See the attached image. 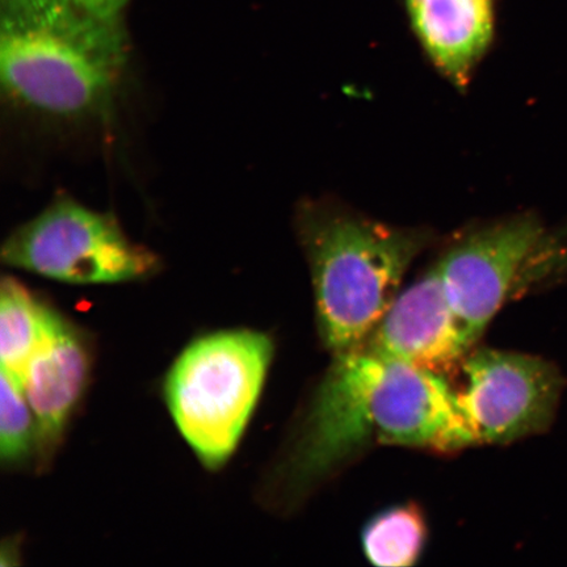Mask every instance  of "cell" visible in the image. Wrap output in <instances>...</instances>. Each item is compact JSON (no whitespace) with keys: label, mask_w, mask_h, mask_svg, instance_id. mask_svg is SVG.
Instances as JSON below:
<instances>
[{"label":"cell","mask_w":567,"mask_h":567,"mask_svg":"<svg viewBox=\"0 0 567 567\" xmlns=\"http://www.w3.org/2000/svg\"><path fill=\"white\" fill-rule=\"evenodd\" d=\"M467 339L476 346L508 301L561 266L542 221L519 215L464 233L434 265Z\"/></svg>","instance_id":"5b68a950"},{"label":"cell","mask_w":567,"mask_h":567,"mask_svg":"<svg viewBox=\"0 0 567 567\" xmlns=\"http://www.w3.org/2000/svg\"><path fill=\"white\" fill-rule=\"evenodd\" d=\"M373 442L456 452L474 445L449 380L360 349L334 354L275 471L295 502Z\"/></svg>","instance_id":"6da1fadb"},{"label":"cell","mask_w":567,"mask_h":567,"mask_svg":"<svg viewBox=\"0 0 567 567\" xmlns=\"http://www.w3.org/2000/svg\"><path fill=\"white\" fill-rule=\"evenodd\" d=\"M453 389L474 445L509 444L545 434L556 421L566 386L561 371L534 354L473 349Z\"/></svg>","instance_id":"52a82bcc"},{"label":"cell","mask_w":567,"mask_h":567,"mask_svg":"<svg viewBox=\"0 0 567 567\" xmlns=\"http://www.w3.org/2000/svg\"><path fill=\"white\" fill-rule=\"evenodd\" d=\"M427 538L422 508L403 503L382 509L368 520L361 532V547L374 566L409 567L420 561Z\"/></svg>","instance_id":"7c38bea8"},{"label":"cell","mask_w":567,"mask_h":567,"mask_svg":"<svg viewBox=\"0 0 567 567\" xmlns=\"http://www.w3.org/2000/svg\"><path fill=\"white\" fill-rule=\"evenodd\" d=\"M272 358V340L264 332L226 330L195 340L169 370V414L209 470L224 465L236 451Z\"/></svg>","instance_id":"277c9868"},{"label":"cell","mask_w":567,"mask_h":567,"mask_svg":"<svg viewBox=\"0 0 567 567\" xmlns=\"http://www.w3.org/2000/svg\"><path fill=\"white\" fill-rule=\"evenodd\" d=\"M66 2L99 17L118 19L127 0H66Z\"/></svg>","instance_id":"5bb4252c"},{"label":"cell","mask_w":567,"mask_h":567,"mask_svg":"<svg viewBox=\"0 0 567 567\" xmlns=\"http://www.w3.org/2000/svg\"><path fill=\"white\" fill-rule=\"evenodd\" d=\"M297 230L313 282L319 337L332 354L359 349L399 296L431 233L375 221L330 203H307Z\"/></svg>","instance_id":"3957f363"},{"label":"cell","mask_w":567,"mask_h":567,"mask_svg":"<svg viewBox=\"0 0 567 567\" xmlns=\"http://www.w3.org/2000/svg\"><path fill=\"white\" fill-rule=\"evenodd\" d=\"M361 347L446 380L461 371L474 349L435 266L395 297Z\"/></svg>","instance_id":"ba28073f"},{"label":"cell","mask_w":567,"mask_h":567,"mask_svg":"<svg viewBox=\"0 0 567 567\" xmlns=\"http://www.w3.org/2000/svg\"><path fill=\"white\" fill-rule=\"evenodd\" d=\"M39 453V429L23 386L9 372L0 374V456L17 466Z\"/></svg>","instance_id":"4fadbf2b"},{"label":"cell","mask_w":567,"mask_h":567,"mask_svg":"<svg viewBox=\"0 0 567 567\" xmlns=\"http://www.w3.org/2000/svg\"><path fill=\"white\" fill-rule=\"evenodd\" d=\"M127 55L120 18L99 17L66 0H2L3 87L35 111L74 118L109 110Z\"/></svg>","instance_id":"7a4b0ae2"},{"label":"cell","mask_w":567,"mask_h":567,"mask_svg":"<svg viewBox=\"0 0 567 567\" xmlns=\"http://www.w3.org/2000/svg\"><path fill=\"white\" fill-rule=\"evenodd\" d=\"M410 24L430 60L465 87L492 45L495 0H405Z\"/></svg>","instance_id":"30bf717a"},{"label":"cell","mask_w":567,"mask_h":567,"mask_svg":"<svg viewBox=\"0 0 567 567\" xmlns=\"http://www.w3.org/2000/svg\"><path fill=\"white\" fill-rule=\"evenodd\" d=\"M6 265L44 278L97 286L146 278L157 258L125 236L109 213L62 197L6 240Z\"/></svg>","instance_id":"8992f818"},{"label":"cell","mask_w":567,"mask_h":567,"mask_svg":"<svg viewBox=\"0 0 567 567\" xmlns=\"http://www.w3.org/2000/svg\"><path fill=\"white\" fill-rule=\"evenodd\" d=\"M52 308L17 279H4L0 290V359L2 370L21 384L28 363L45 334Z\"/></svg>","instance_id":"8fae6325"},{"label":"cell","mask_w":567,"mask_h":567,"mask_svg":"<svg viewBox=\"0 0 567 567\" xmlns=\"http://www.w3.org/2000/svg\"><path fill=\"white\" fill-rule=\"evenodd\" d=\"M90 352L68 319L52 310L45 334L27 364L21 386L39 429V456L51 457L86 388Z\"/></svg>","instance_id":"9c48e42d"}]
</instances>
